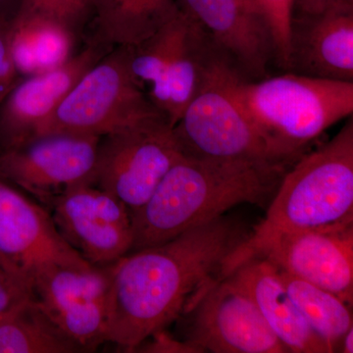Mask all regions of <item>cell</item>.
Returning <instances> with one entry per match:
<instances>
[{
    "mask_svg": "<svg viewBox=\"0 0 353 353\" xmlns=\"http://www.w3.org/2000/svg\"><path fill=\"white\" fill-rule=\"evenodd\" d=\"M53 266L95 267L64 240L50 213L0 180V267L32 292L34 276Z\"/></svg>",
    "mask_w": 353,
    "mask_h": 353,
    "instance_id": "obj_10",
    "label": "cell"
},
{
    "mask_svg": "<svg viewBox=\"0 0 353 353\" xmlns=\"http://www.w3.org/2000/svg\"><path fill=\"white\" fill-rule=\"evenodd\" d=\"M252 2L268 30L273 46L274 60L287 71L296 0H252Z\"/></svg>",
    "mask_w": 353,
    "mask_h": 353,
    "instance_id": "obj_23",
    "label": "cell"
},
{
    "mask_svg": "<svg viewBox=\"0 0 353 353\" xmlns=\"http://www.w3.org/2000/svg\"><path fill=\"white\" fill-rule=\"evenodd\" d=\"M353 222V121L285 172L254 230L224 260L221 279L264 254L285 234Z\"/></svg>",
    "mask_w": 353,
    "mask_h": 353,
    "instance_id": "obj_3",
    "label": "cell"
},
{
    "mask_svg": "<svg viewBox=\"0 0 353 353\" xmlns=\"http://www.w3.org/2000/svg\"><path fill=\"white\" fill-rule=\"evenodd\" d=\"M248 234L222 216L117 260L112 264L105 343L137 352L153 334L189 314L221 280L223 262Z\"/></svg>",
    "mask_w": 353,
    "mask_h": 353,
    "instance_id": "obj_1",
    "label": "cell"
},
{
    "mask_svg": "<svg viewBox=\"0 0 353 353\" xmlns=\"http://www.w3.org/2000/svg\"><path fill=\"white\" fill-rule=\"evenodd\" d=\"M90 6L92 0H22L15 17L48 18L67 26L79 36L90 18Z\"/></svg>",
    "mask_w": 353,
    "mask_h": 353,
    "instance_id": "obj_24",
    "label": "cell"
},
{
    "mask_svg": "<svg viewBox=\"0 0 353 353\" xmlns=\"http://www.w3.org/2000/svg\"><path fill=\"white\" fill-rule=\"evenodd\" d=\"M112 264L94 268L53 266L34 276L32 297L83 352L105 343Z\"/></svg>",
    "mask_w": 353,
    "mask_h": 353,
    "instance_id": "obj_11",
    "label": "cell"
},
{
    "mask_svg": "<svg viewBox=\"0 0 353 353\" xmlns=\"http://www.w3.org/2000/svg\"><path fill=\"white\" fill-rule=\"evenodd\" d=\"M225 278L250 296L288 352H334L309 326L288 294L278 267L268 259L248 260Z\"/></svg>",
    "mask_w": 353,
    "mask_h": 353,
    "instance_id": "obj_18",
    "label": "cell"
},
{
    "mask_svg": "<svg viewBox=\"0 0 353 353\" xmlns=\"http://www.w3.org/2000/svg\"><path fill=\"white\" fill-rule=\"evenodd\" d=\"M221 53L179 10L150 38L130 46L132 75L172 127L205 82Z\"/></svg>",
    "mask_w": 353,
    "mask_h": 353,
    "instance_id": "obj_6",
    "label": "cell"
},
{
    "mask_svg": "<svg viewBox=\"0 0 353 353\" xmlns=\"http://www.w3.org/2000/svg\"><path fill=\"white\" fill-rule=\"evenodd\" d=\"M260 257L352 305L353 222L285 234Z\"/></svg>",
    "mask_w": 353,
    "mask_h": 353,
    "instance_id": "obj_14",
    "label": "cell"
},
{
    "mask_svg": "<svg viewBox=\"0 0 353 353\" xmlns=\"http://www.w3.org/2000/svg\"><path fill=\"white\" fill-rule=\"evenodd\" d=\"M279 270L285 290L299 312L334 352L341 339L353 327L350 304L329 290Z\"/></svg>",
    "mask_w": 353,
    "mask_h": 353,
    "instance_id": "obj_22",
    "label": "cell"
},
{
    "mask_svg": "<svg viewBox=\"0 0 353 353\" xmlns=\"http://www.w3.org/2000/svg\"><path fill=\"white\" fill-rule=\"evenodd\" d=\"M78 37L67 26L48 18H14L9 39L18 74L27 78L61 66L75 54Z\"/></svg>",
    "mask_w": 353,
    "mask_h": 353,
    "instance_id": "obj_20",
    "label": "cell"
},
{
    "mask_svg": "<svg viewBox=\"0 0 353 353\" xmlns=\"http://www.w3.org/2000/svg\"><path fill=\"white\" fill-rule=\"evenodd\" d=\"M343 341V347H341V352L343 353H352L353 352V327L348 330L345 333L343 338L341 339Z\"/></svg>",
    "mask_w": 353,
    "mask_h": 353,
    "instance_id": "obj_30",
    "label": "cell"
},
{
    "mask_svg": "<svg viewBox=\"0 0 353 353\" xmlns=\"http://www.w3.org/2000/svg\"><path fill=\"white\" fill-rule=\"evenodd\" d=\"M183 157L167 120L106 134L99 141L92 185L116 197L132 215Z\"/></svg>",
    "mask_w": 353,
    "mask_h": 353,
    "instance_id": "obj_8",
    "label": "cell"
},
{
    "mask_svg": "<svg viewBox=\"0 0 353 353\" xmlns=\"http://www.w3.org/2000/svg\"><path fill=\"white\" fill-rule=\"evenodd\" d=\"M10 23L11 21L0 19V105L21 78L11 54Z\"/></svg>",
    "mask_w": 353,
    "mask_h": 353,
    "instance_id": "obj_25",
    "label": "cell"
},
{
    "mask_svg": "<svg viewBox=\"0 0 353 353\" xmlns=\"http://www.w3.org/2000/svg\"><path fill=\"white\" fill-rule=\"evenodd\" d=\"M32 292L0 267V316L31 299Z\"/></svg>",
    "mask_w": 353,
    "mask_h": 353,
    "instance_id": "obj_26",
    "label": "cell"
},
{
    "mask_svg": "<svg viewBox=\"0 0 353 353\" xmlns=\"http://www.w3.org/2000/svg\"><path fill=\"white\" fill-rule=\"evenodd\" d=\"M285 166L180 158L150 199L131 215L130 252L170 241L222 217L234 206L263 203L275 194Z\"/></svg>",
    "mask_w": 353,
    "mask_h": 353,
    "instance_id": "obj_2",
    "label": "cell"
},
{
    "mask_svg": "<svg viewBox=\"0 0 353 353\" xmlns=\"http://www.w3.org/2000/svg\"><path fill=\"white\" fill-rule=\"evenodd\" d=\"M345 3H353V0H296L294 14L319 13Z\"/></svg>",
    "mask_w": 353,
    "mask_h": 353,
    "instance_id": "obj_28",
    "label": "cell"
},
{
    "mask_svg": "<svg viewBox=\"0 0 353 353\" xmlns=\"http://www.w3.org/2000/svg\"><path fill=\"white\" fill-rule=\"evenodd\" d=\"M22 0H0V19L12 21L19 10Z\"/></svg>",
    "mask_w": 353,
    "mask_h": 353,
    "instance_id": "obj_29",
    "label": "cell"
},
{
    "mask_svg": "<svg viewBox=\"0 0 353 353\" xmlns=\"http://www.w3.org/2000/svg\"><path fill=\"white\" fill-rule=\"evenodd\" d=\"M179 10L208 37L241 75L264 78L273 46L252 0H176Z\"/></svg>",
    "mask_w": 353,
    "mask_h": 353,
    "instance_id": "obj_16",
    "label": "cell"
},
{
    "mask_svg": "<svg viewBox=\"0 0 353 353\" xmlns=\"http://www.w3.org/2000/svg\"><path fill=\"white\" fill-rule=\"evenodd\" d=\"M50 208L59 233L88 263L106 266L131 252V215L108 192L85 183L57 197Z\"/></svg>",
    "mask_w": 353,
    "mask_h": 353,
    "instance_id": "obj_12",
    "label": "cell"
},
{
    "mask_svg": "<svg viewBox=\"0 0 353 353\" xmlns=\"http://www.w3.org/2000/svg\"><path fill=\"white\" fill-rule=\"evenodd\" d=\"M113 48L88 39L61 66L23 79L0 105V150L34 138L77 82Z\"/></svg>",
    "mask_w": 353,
    "mask_h": 353,
    "instance_id": "obj_15",
    "label": "cell"
},
{
    "mask_svg": "<svg viewBox=\"0 0 353 353\" xmlns=\"http://www.w3.org/2000/svg\"><path fill=\"white\" fill-rule=\"evenodd\" d=\"M101 137L38 134L0 150V176L51 205L65 192L92 183Z\"/></svg>",
    "mask_w": 353,
    "mask_h": 353,
    "instance_id": "obj_9",
    "label": "cell"
},
{
    "mask_svg": "<svg viewBox=\"0 0 353 353\" xmlns=\"http://www.w3.org/2000/svg\"><path fill=\"white\" fill-rule=\"evenodd\" d=\"M31 299L0 316V353L83 352Z\"/></svg>",
    "mask_w": 353,
    "mask_h": 353,
    "instance_id": "obj_21",
    "label": "cell"
},
{
    "mask_svg": "<svg viewBox=\"0 0 353 353\" xmlns=\"http://www.w3.org/2000/svg\"><path fill=\"white\" fill-rule=\"evenodd\" d=\"M223 78L253 125L287 163L330 127L352 116L353 82L292 72L250 80L228 61Z\"/></svg>",
    "mask_w": 353,
    "mask_h": 353,
    "instance_id": "obj_4",
    "label": "cell"
},
{
    "mask_svg": "<svg viewBox=\"0 0 353 353\" xmlns=\"http://www.w3.org/2000/svg\"><path fill=\"white\" fill-rule=\"evenodd\" d=\"M192 313L188 343L197 352H288L250 296L226 278L211 285Z\"/></svg>",
    "mask_w": 353,
    "mask_h": 353,
    "instance_id": "obj_13",
    "label": "cell"
},
{
    "mask_svg": "<svg viewBox=\"0 0 353 353\" xmlns=\"http://www.w3.org/2000/svg\"><path fill=\"white\" fill-rule=\"evenodd\" d=\"M220 55L205 82L173 126L183 157L288 165L253 125L223 78Z\"/></svg>",
    "mask_w": 353,
    "mask_h": 353,
    "instance_id": "obj_7",
    "label": "cell"
},
{
    "mask_svg": "<svg viewBox=\"0 0 353 353\" xmlns=\"http://www.w3.org/2000/svg\"><path fill=\"white\" fill-rule=\"evenodd\" d=\"M178 12L176 0H92L88 39L110 48L138 46Z\"/></svg>",
    "mask_w": 353,
    "mask_h": 353,
    "instance_id": "obj_19",
    "label": "cell"
},
{
    "mask_svg": "<svg viewBox=\"0 0 353 353\" xmlns=\"http://www.w3.org/2000/svg\"><path fill=\"white\" fill-rule=\"evenodd\" d=\"M150 341H143L138 347L139 352H161V353H199L196 348L190 345L188 341H179L164 333V330L153 334L148 339ZM146 340V341H148Z\"/></svg>",
    "mask_w": 353,
    "mask_h": 353,
    "instance_id": "obj_27",
    "label": "cell"
},
{
    "mask_svg": "<svg viewBox=\"0 0 353 353\" xmlns=\"http://www.w3.org/2000/svg\"><path fill=\"white\" fill-rule=\"evenodd\" d=\"M287 71L353 82V3L294 14Z\"/></svg>",
    "mask_w": 353,
    "mask_h": 353,
    "instance_id": "obj_17",
    "label": "cell"
},
{
    "mask_svg": "<svg viewBox=\"0 0 353 353\" xmlns=\"http://www.w3.org/2000/svg\"><path fill=\"white\" fill-rule=\"evenodd\" d=\"M159 120L168 121L132 75L129 46H117L83 74L37 136L61 132L101 138Z\"/></svg>",
    "mask_w": 353,
    "mask_h": 353,
    "instance_id": "obj_5",
    "label": "cell"
}]
</instances>
